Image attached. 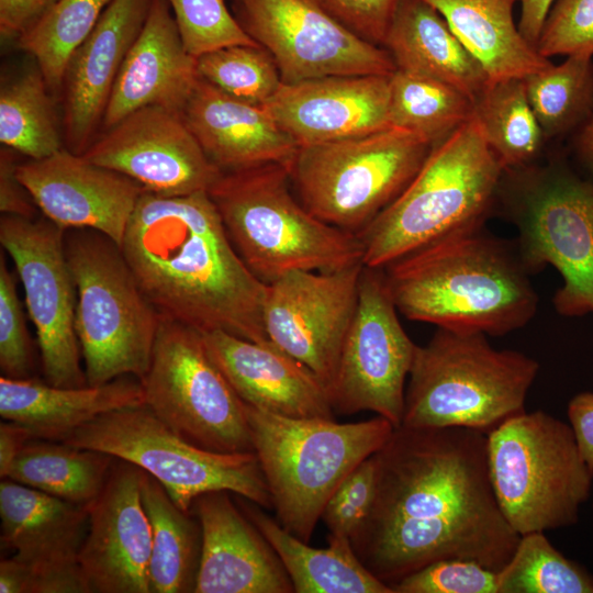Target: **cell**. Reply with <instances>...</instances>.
Here are the masks:
<instances>
[{
  "label": "cell",
  "mask_w": 593,
  "mask_h": 593,
  "mask_svg": "<svg viewBox=\"0 0 593 593\" xmlns=\"http://www.w3.org/2000/svg\"><path fill=\"white\" fill-rule=\"evenodd\" d=\"M376 458L373 504L351 539L373 575L391 586L444 559L495 572L507 563L521 536L496 501L486 434L400 426Z\"/></svg>",
  "instance_id": "cell-1"
},
{
  "label": "cell",
  "mask_w": 593,
  "mask_h": 593,
  "mask_svg": "<svg viewBox=\"0 0 593 593\" xmlns=\"http://www.w3.org/2000/svg\"><path fill=\"white\" fill-rule=\"evenodd\" d=\"M142 291L161 316L202 333L269 340L266 283L244 264L205 191H145L121 245Z\"/></svg>",
  "instance_id": "cell-2"
},
{
  "label": "cell",
  "mask_w": 593,
  "mask_h": 593,
  "mask_svg": "<svg viewBox=\"0 0 593 593\" xmlns=\"http://www.w3.org/2000/svg\"><path fill=\"white\" fill-rule=\"evenodd\" d=\"M404 317L502 336L536 315L538 294L515 239L486 227L417 249L382 268Z\"/></svg>",
  "instance_id": "cell-3"
},
{
  "label": "cell",
  "mask_w": 593,
  "mask_h": 593,
  "mask_svg": "<svg viewBox=\"0 0 593 593\" xmlns=\"http://www.w3.org/2000/svg\"><path fill=\"white\" fill-rule=\"evenodd\" d=\"M503 171L473 115L433 147L407 188L358 235L362 264L384 268L425 246L484 227L495 216Z\"/></svg>",
  "instance_id": "cell-4"
},
{
  "label": "cell",
  "mask_w": 593,
  "mask_h": 593,
  "mask_svg": "<svg viewBox=\"0 0 593 593\" xmlns=\"http://www.w3.org/2000/svg\"><path fill=\"white\" fill-rule=\"evenodd\" d=\"M495 216L517 231L514 238L532 275L552 266L562 278L552 303L567 317L593 313V180L569 154L504 169Z\"/></svg>",
  "instance_id": "cell-5"
},
{
  "label": "cell",
  "mask_w": 593,
  "mask_h": 593,
  "mask_svg": "<svg viewBox=\"0 0 593 593\" xmlns=\"http://www.w3.org/2000/svg\"><path fill=\"white\" fill-rule=\"evenodd\" d=\"M208 193L237 254L266 284L295 270L329 271L362 262L359 237L305 209L286 165L223 171Z\"/></svg>",
  "instance_id": "cell-6"
},
{
  "label": "cell",
  "mask_w": 593,
  "mask_h": 593,
  "mask_svg": "<svg viewBox=\"0 0 593 593\" xmlns=\"http://www.w3.org/2000/svg\"><path fill=\"white\" fill-rule=\"evenodd\" d=\"M538 372L536 359L496 349L483 333L437 327L417 346L401 426L466 427L488 435L526 411Z\"/></svg>",
  "instance_id": "cell-7"
},
{
  "label": "cell",
  "mask_w": 593,
  "mask_h": 593,
  "mask_svg": "<svg viewBox=\"0 0 593 593\" xmlns=\"http://www.w3.org/2000/svg\"><path fill=\"white\" fill-rule=\"evenodd\" d=\"M245 414L277 521L305 542L338 485L379 451L395 429L379 415L338 423L281 416L246 403Z\"/></svg>",
  "instance_id": "cell-8"
},
{
  "label": "cell",
  "mask_w": 593,
  "mask_h": 593,
  "mask_svg": "<svg viewBox=\"0 0 593 593\" xmlns=\"http://www.w3.org/2000/svg\"><path fill=\"white\" fill-rule=\"evenodd\" d=\"M77 290L75 328L88 385L148 371L161 315L142 291L121 247L90 228L65 231Z\"/></svg>",
  "instance_id": "cell-9"
},
{
  "label": "cell",
  "mask_w": 593,
  "mask_h": 593,
  "mask_svg": "<svg viewBox=\"0 0 593 593\" xmlns=\"http://www.w3.org/2000/svg\"><path fill=\"white\" fill-rule=\"evenodd\" d=\"M488 462L499 506L519 536L578 523L593 471L569 423L525 411L488 434Z\"/></svg>",
  "instance_id": "cell-10"
},
{
  "label": "cell",
  "mask_w": 593,
  "mask_h": 593,
  "mask_svg": "<svg viewBox=\"0 0 593 593\" xmlns=\"http://www.w3.org/2000/svg\"><path fill=\"white\" fill-rule=\"evenodd\" d=\"M433 147L413 131L389 126L362 136L300 146L287 168L305 209L358 236L407 188Z\"/></svg>",
  "instance_id": "cell-11"
},
{
  "label": "cell",
  "mask_w": 593,
  "mask_h": 593,
  "mask_svg": "<svg viewBox=\"0 0 593 593\" xmlns=\"http://www.w3.org/2000/svg\"><path fill=\"white\" fill-rule=\"evenodd\" d=\"M61 441L139 467L186 512L199 495L212 491H228L262 508H273L255 452L223 454L200 448L176 434L146 405L103 414Z\"/></svg>",
  "instance_id": "cell-12"
},
{
  "label": "cell",
  "mask_w": 593,
  "mask_h": 593,
  "mask_svg": "<svg viewBox=\"0 0 593 593\" xmlns=\"http://www.w3.org/2000/svg\"><path fill=\"white\" fill-rule=\"evenodd\" d=\"M141 382L145 405L183 439L216 452H255L245 403L212 358L202 332L161 316Z\"/></svg>",
  "instance_id": "cell-13"
},
{
  "label": "cell",
  "mask_w": 593,
  "mask_h": 593,
  "mask_svg": "<svg viewBox=\"0 0 593 593\" xmlns=\"http://www.w3.org/2000/svg\"><path fill=\"white\" fill-rule=\"evenodd\" d=\"M398 313L383 269L363 265L357 309L328 391L335 414L370 411L401 426L405 382L418 345Z\"/></svg>",
  "instance_id": "cell-14"
},
{
  "label": "cell",
  "mask_w": 593,
  "mask_h": 593,
  "mask_svg": "<svg viewBox=\"0 0 593 593\" xmlns=\"http://www.w3.org/2000/svg\"><path fill=\"white\" fill-rule=\"evenodd\" d=\"M65 230L44 217L2 214L0 243L22 282L34 324L44 380L56 387L88 385L75 328L77 290L66 258Z\"/></svg>",
  "instance_id": "cell-15"
},
{
  "label": "cell",
  "mask_w": 593,
  "mask_h": 593,
  "mask_svg": "<svg viewBox=\"0 0 593 593\" xmlns=\"http://www.w3.org/2000/svg\"><path fill=\"white\" fill-rule=\"evenodd\" d=\"M245 33L275 59L281 81L392 75L389 52L358 37L312 0H231Z\"/></svg>",
  "instance_id": "cell-16"
},
{
  "label": "cell",
  "mask_w": 593,
  "mask_h": 593,
  "mask_svg": "<svg viewBox=\"0 0 593 593\" xmlns=\"http://www.w3.org/2000/svg\"><path fill=\"white\" fill-rule=\"evenodd\" d=\"M362 268L357 262L329 271L295 270L266 284L262 320L269 340L307 367L327 391L357 309Z\"/></svg>",
  "instance_id": "cell-17"
},
{
  "label": "cell",
  "mask_w": 593,
  "mask_h": 593,
  "mask_svg": "<svg viewBox=\"0 0 593 593\" xmlns=\"http://www.w3.org/2000/svg\"><path fill=\"white\" fill-rule=\"evenodd\" d=\"M81 155L159 195L209 192L223 174L182 114L160 107L141 108L100 131Z\"/></svg>",
  "instance_id": "cell-18"
},
{
  "label": "cell",
  "mask_w": 593,
  "mask_h": 593,
  "mask_svg": "<svg viewBox=\"0 0 593 593\" xmlns=\"http://www.w3.org/2000/svg\"><path fill=\"white\" fill-rule=\"evenodd\" d=\"M144 470L115 458L99 495L79 564L91 593H152V530L142 502Z\"/></svg>",
  "instance_id": "cell-19"
},
{
  "label": "cell",
  "mask_w": 593,
  "mask_h": 593,
  "mask_svg": "<svg viewBox=\"0 0 593 593\" xmlns=\"http://www.w3.org/2000/svg\"><path fill=\"white\" fill-rule=\"evenodd\" d=\"M38 210L63 230L98 231L120 247L144 189L131 178L66 147L16 166Z\"/></svg>",
  "instance_id": "cell-20"
},
{
  "label": "cell",
  "mask_w": 593,
  "mask_h": 593,
  "mask_svg": "<svg viewBox=\"0 0 593 593\" xmlns=\"http://www.w3.org/2000/svg\"><path fill=\"white\" fill-rule=\"evenodd\" d=\"M390 76L282 82L262 107L298 147L362 136L391 126Z\"/></svg>",
  "instance_id": "cell-21"
},
{
  "label": "cell",
  "mask_w": 593,
  "mask_h": 593,
  "mask_svg": "<svg viewBox=\"0 0 593 593\" xmlns=\"http://www.w3.org/2000/svg\"><path fill=\"white\" fill-rule=\"evenodd\" d=\"M152 0H111L75 49L63 79L64 145L83 154L101 131L105 108L124 59L142 31Z\"/></svg>",
  "instance_id": "cell-22"
},
{
  "label": "cell",
  "mask_w": 593,
  "mask_h": 593,
  "mask_svg": "<svg viewBox=\"0 0 593 593\" xmlns=\"http://www.w3.org/2000/svg\"><path fill=\"white\" fill-rule=\"evenodd\" d=\"M202 532L194 593H291L278 555L228 491L199 495L190 510Z\"/></svg>",
  "instance_id": "cell-23"
},
{
  "label": "cell",
  "mask_w": 593,
  "mask_h": 593,
  "mask_svg": "<svg viewBox=\"0 0 593 593\" xmlns=\"http://www.w3.org/2000/svg\"><path fill=\"white\" fill-rule=\"evenodd\" d=\"M202 334L212 358L246 404L287 417L335 419L324 383L272 342L222 331Z\"/></svg>",
  "instance_id": "cell-24"
},
{
  "label": "cell",
  "mask_w": 593,
  "mask_h": 593,
  "mask_svg": "<svg viewBox=\"0 0 593 593\" xmlns=\"http://www.w3.org/2000/svg\"><path fill=\"white\" fill-rule=\"evenodd\" d=\"M199 79L167 0H152L142 31L113 85L101 131L144 107L182 114Z\"/></svg>",
  "instance_id": "cell-25"
},
{
  "label": "cell",
  "mask_w": 593,
  "mask_h": 593,
  "mask_svg": "<svg viewBox=\"0 0 593 593\" xmlns=\"http://www.w3.org/2000/svg\"><path fill=\"white\" fill-rule=\"evenodd\" d=\"M182 116L222 171L269 163L288 166L298 149L262 105L231 97L200 77Z\"/></svg>",
  "instance_id": "cell-26"
},
{
  "label": "cell",
  "mask_w": 593,
  "mask_h": 593,
  "mask_svg": "<svg viewBox=\"0 0 593 593\" xmlns=\"http://www.w3.org/2000/svg\"><path fill=\"white\" fill-rule=\"evenodd\" d=\"M141 405L144 389L133 376L79 388L56 387L36 377L0 378V416L23 425L34 438L61 441L103 414Z\"/></svg>",
  "instance_id": "cell-27"
},
{
  "label": "cell",
  "mask_w": 593,
  "mask_h": 593,
  "mask_svg": "<svg viewBox=\"0 0 593 593\" xmlns=\"http://www.w3.org/2000/svg\"><path fill=\"white\" fill-rule=\"evenodd\" d=\"M1 549L32 566L79 563L88 505H79L10 479L0 482Z\"/></svg>",
  "instance_id": "cell-28"
},
{
  "label": "cell",
  "mask_w": 593,
  "mask_h": 593,
  "mask_svg": "<svg viewBox=\"0 0 593 593\" xmlns=\"http://www.w3.org/2000/svg\"><path fill=\"white\" fill-rule=\"evenodd\" d=\"M383 47L396 69L446 82L473 103L489 83L481 63L424 0H400Z\"/></svg>",
  "instance_id": "cell-29"
},
{
  "label": "cell",
  "mask_w": 593,
  "mask_h": 593,
  "mask_svg": "<svg viewBox=\"0 0 593 593\" xmlns=\"http://www.w3.org/2000/svg\"><path fill=\"white\" fill-rule=\"evenodd\" d=\"M236 503L278 555L295 593H394L365 567L350 540L328 535L327 547L314 548L261 506L240 495Z\"/></svg>",
  "instance_id": "cell-30"
},
{
  "label": "cell",
  "mask_w": 593,
  "mask_h": 593,
  "mask_svg": "<svg viewBox=\"0 0 593 593\" xmlns=\"http://www.w3.org/2000/svg\"><path fill=\"white\" fill-rule=\"evenodd\" d=\"M481 63L489 82L524 78L552 63L522 36L514 22L518 0H424Z\"/></svg>",
  "instance_id": "cell-31"
},
{
  "label": "cell",
  "mask_w": 593,
  "mask_h": 593,
  "mask_svg": "<svg viewBox=\"0 0 593 593\" xmlns=\"http://www.w3.org/2000/svg\"><path fill=\"white\" fill-rule=\"evenodd\" d=\"M141 494L152 530V593H194L202 547L197 516L177 506L145 471Z\"/></svg>",
  "instance_id": "cell-32"
},
{
  "label": "cell",
  "mask_w": 593,
  "mask_h": 593,
  "mask_svg": "<svg viewBox=\"0 0 593 593\" xmlns=\"http://www.w3.org/2000/svg\"><path fill=\"white\" fill-rule=\"evenodd\" d=\"M114 460L101 451L32 438L5 479L75 504L89 505L101 492Z\"/></svg>",
  "instance_id": "cell-33"
},
{
  "label": "cell",
  "mask_w": 593,
  "mask_h": 593,
  "mask_svg": "<svg viewBox=\"0 0 593 593\" xmlns=\"http://www.w3.org/2000/svg\"><path fill=\"white\" fill-rule=\"evenodd\" d=\"M51 89L34 60L2 76L0 142L29 159H43L65 147Z\"/></svg>",
  "instance_id": "cell-34"
},
{
  "label": "cell",
  "mask_w": 593,
  "mask_h": 593,
  "mask_svg": "<svg viewBox=\"0 0 593 593\" xmlns=\"http://www.w3.org/2000/svg\"><path fill=\"white\" fill-rule=\"evenodd\" d=\"M485 141L504 169L541 160L548 144L527 99L523 78L489 82L474 101Z\"/></svg>",
  "instance_id": "cell-35"
},
{
  "label": "cell",
  "mask_w": 593,
  "mask_h": 593,
  "mask_svg": "<svg viewBox=\"0 0 593 593\" xmlns=\"http://www.w3.org/2000/svg\"><path fill=\"white\" fill-rule=\"evenodd\" d=\"M523 80L547 143L570 139L593 116L591 56L570 55L562 64H551Z\"/></svg>",
  "instance_id": "cell-36"
},
{
  "label": "cell",
  "mask_w": 593,
  "mask_h": 593,
  "mask_svg": "<svg viewBox=\"0 0 593 593\" xmlns=\"http://www.w3.org/2000/svg\"><path fill=\"white\" fill-rule=\"evenodd\" d=\"M389 86L390 125L413 131L433 146L474 115V104L469 97L437 79L395 69Z\"/></svg>",
  "instance_id": "cell-37"
},
{
  "label": "cell",
  "mask_w": 593,
  "mask_h": 593,
  "mask_svg": "<svg viewBox=\"0 0 593 593\" xmlns=\"http://www.w3.org/2000/svg\"><path fill=\"white\" fill-rule=\"evenodd\" d=\"M111 0H58L16 40L37 64L52 92L61 89L71 54L86 40Z\"/></svg>",
  "instance_id": "cell-38"
},
{
  "label": "cell",
  "mask_w": 593,
  "mask_h": 593,
  "mask_svg": "<svg viewBox=\"0 0 593 593\" xmlns=\"http://www.w3.org/2000/svg\"><path fill=\"white\" fill-rule=\"evenodd\" d=\"M497 593H593V574L568 559L546 537H519L507 563L496 572Z\"/></svg>",
  "instance_id": "cell-39"
},
{
  "label": "cell",
  "mask_w": 593,
  "mask_h": 593,
  "mask_svg": "<svg viewBox=\"0 0 593 593\" xmlns=\"http://www.w3.org/2000/svg\"><path fill=\"white\" fill-rule=\"evenodd\" d=\"M200 78L238 100L264 105L282 83L269 52L260 45H231L197 57Z\"/></svg>",
  "instance_id": "cell-40"
},
{
  "label": "cell",
  "mask_w": 593,
  "mask_h": 593,
  "mask_svg": "<svg viewBox=\"0 0 593 593\" xmlns=\"http://www.w3.org/2000/svg\"><path fill=\"white\" fill-rule=\"evenodd\" d=\"M187 51L198 57L231 45H259L240 27L225 0H167Z\"/></svg>",
  "instance_id": "cell-41"
},
{
  "label": "cell",
  "mask_w": 593,
  "mask_h": 593,
  "mask_svg": "<svg viewBox=\"0 0 593 593\" xmlns=\"http://www.w3.org/2000/svg\"><path fill=\"white\" fill-rule=\"evenodd\" d=\"M0 370L9 379L35 378V357L16 280L0 255Z\"/></svg>",
  "instance_id": "cell-42"
},
{
  "label": "cell",
  "mask_w": 593,
  "mask_h": 593,
  "mask_svg": "<svg viewBox=\"0 0 593 593\" xmlns=\"http://www.w3.org/2000/svg\"><path fill=\"white\" fill-rule=\"evenodd\" d=\"M377 472L378 463L373 454L360 462L332 494L321 515L329 536L351 542L372 507Z\"/></svg>",
  "instance_id": "cell-43"
},
{
  "label": "cell",
  "mask_w": 593,
  "mask_h": 593,
  "mask_svg": "<svg viewBox=\"0 0 593 593\" xmlns=\"http://www.w3.org/2000/svg\"><path fill=\"white\" fill-rule=\"evenodd\" d=\"M394 593H497L496 572L462 559L423 567L391 585Z\"/></svg>",
  "instance_id": "cell-44"
},
{
  "label": "cell",
  "mask_w": 593,
  "mask_h": 593,
  "mask_svg": "<svg viewBox=\"0 0 593 593\" xmlns=\"http://www.w3.org/2000/svg\"><path fill=\"white\" fill-rule=\"evenodd\" d=\"M536 51L555 55L593 56V0H557L544 22Z\"/></svg>",
  "instance_id": "cell-45"
},
{
  "label": "cell",
  "mask_w": 593,
  "mask_h": 593,
  "mask_svg": "<svg viewBox=\"0 0 593 593\" xmlns=\"http://www.w3.org/2000/svg\"><path fill=\"white\" fill-rule=\"evenodd\" d=\"M0 593H91L80 564L40 567L8 557L0 561Z\"/></svg>",
  "instance_id": "cell-46"
},
{
  "label": "cell",
  "mask_w": 593,
  "mask_h": 593,
  "mask_svg": "<svg viewBox=\"0 0 593 593\" xmlns=\"http://www.w3.org/2000/svg\"><path fill=\"white\" fill-rule=\"evenodd\" d=\"M366 42L383 47L400 0H312Z\"/></svg>",
  "instance_id": "cell-47"
},
{
  "label": "cell",
  "mask_w": 593,
  "mask_h": 593,
  "mask_svg": "<svg viewBox=\"0 0 593 593\" xmlns=\"http://www.w3.org/2000/svg\"><path fill=\"white\" fill-rule=\"evenodd\" d=\"M13 149H0V211L5 215L36 217L37 205L16 176V156Z\"/></svg>",
  "instance_id": "cell-48"
},
{
  "label": "cell",
  "mask_w": 593,
  "mask_h": 593,
  "mask_svg": "<svg viewBox=\"0 0 593 593\" xmlns=\"http://www.w3.org/2000/svg\"><path fill=\"white\" fill-rule=\"evenodd\" d=\"M58 0H0V34L16 40Z\"/></svg>",
  "instance_id": "cell-49"
},
{
  "label": "cell",
  "mask_w": 593,
  "mask_h": 593,
  "mask_svg": "<svg viewBox=\"0 0 593 593\" xmlns=\"http://www.w3.org/2000/svg\"><path fill=\"white\" fill-rule=\"evenodd\" d=\"M567 415L579 451L593 471V392L575 394L568 404Z\"/></svg>",
  "instance_id": "cell-50"
},
{
  "label": "cell",
  "mask_w": 593,
  "mask_h": 593,
  "mask_svg": "<svg viewBox=\"0 0 593 593\" xmlns=\"http://www.w3.org/2000/svg\"><path fill=\"white\" fill-rule=\"evenodd\" d=\"M34 438L30 430L15 422L2 419L0 423V477L8 472L25 445Z\"/></svg>",
  "instance_id": "cell-51"
},
{
  "label": "cell",
  "mask_w": 593,
  "mask_h": 593,
  "mask_svg": "<svg viewBox=\"0 0 593 593\" xmlns=\"http://www.w3.org/2000/svg\"><path fill=\"white\" fill-rule=\"evenodd\" d=\"M522 11L518 31L524 40L536 49L546 16L555 0H518Z\"/></svg>",
  "instance_id": "cell-52"
},
{
  "label": "cell",
  "mask_w": 593,
  "mask_h": 593,
  "mask_svg": "<svg viewBox=\"0 0 593 593\" xmlns=\"http://www.w3.org/2000/svg\"><path fill=\"white\" fill-rule=\"evenodd\" d=\"M570 155L577 168L593 180V116L570 138Z\"/></svg>",
  "instance_id": "cell-53"
}]
</instances>
